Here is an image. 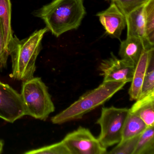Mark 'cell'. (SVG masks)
I'll return each mask as SVG.
<instances>
[{"mask_svg":"<svg viewBox=\"0 0 154 154\" xmlns=\"http://www.w3.org/2000/svg\"><path fill=\"white\" fill-rule=\"evenodd\" d=\"M147 127L146 123L140 118L129 111L124 123L120 142L140 135Z\"/></svg>","mask_w":154,"mask_h":154,"instance_id":"14","label":"cell"},{"mask_svg":"<svg viewBox=\"0 0 154 154\" xmlns=\"http://www.w3.org/2000/svg\"><path fill=\"white\" fill-rule=\"evenodd\" d=\"M140 135L128 139L117 144L110 151L111 154H133Z\"/></svg>","mask_w":154,"mask_h":154,"instance_id":"20","label":"cell"},{"mask_svg":"<svg viewBox=\"0 0 154 154\" xmlns=\"http://www.w3.org/2000/svg\"><path fill=\"white\" fill-rule=\"evenodd\" d=\"M71 154H105L107 149L103 146L90 130L80 127L68 133L63 140Z\"/></svg>","mask_w":154,"mask_h":154,"instance_id":"6","label":"cell"},{"mask_svg":"<svg viewBox=\"0 0 154 154\" xmlns=\"http://www.w3.org/2000/svg\"><path fill=\"white\" fill-rule=\"evenodd\" d=\"M107 1H111L112 2H114L116 1L117 0H107Z\"/></svg>","mask_w":154,"mask_h":154,"instance_id":"24","label":"cell"},{"mask_svg":"<svg viewBox=\"0 0 154 154\" xmlns=\"http://www.w3.org/2000/svg\"><path fill=\"white\" fill-rule=\"evenodd\" d=\"M154 51V47L144 49L135 66L132 81L128 94L131 100H137L141 94L143 81L146 72L150 56Z\"/></svg>","mask_w":154,"mask_h":154,"instance_id":"10","label":"cell"},{"mask_svg":"<svg viewBox=\"0 0 154 154\" xmlns=\"http://www.w3.org/2000/svg\"><path fill=\"white\" fill-rule=\"evenodd\" d=\"M96 16L106 34L112 38L120 40L122 31L126 26V18L117 5L112 2L107 9L97 13Z\"/></svg>","mask_w":154,"mask_h":154,"instance_id":"9","label":"cell"},{"mask_svg":"<svg viewBox=\"0 0 154 154\" xmlns=\"http://www.w3.org/2000/svg\"><path fill=\"white\" fill-rule=\"evenodd\" d=\"M135 65L124 59H119L112 53L110 57L102 61L99 66L105 82H131Z\"/></svg>","mask_w":154,"mask_h":154,"instance_id":"8","label":"cell"},{"mask_svg":"<svg viewBox=\"0 0 154 154\" xmlns=\"http://www.w3.org/2000/svg\"><path fill=\"white\" fill-rule=\"evenodd\" d=\"M125 18L127 37H136L147 41L146 38L145 4L131 11L125 15Z\"/></svg>","mask_w":154,"mask_h":154,"instance_id":"12","label":"cell"},{"mask_svg":"<svg viewBox=\"0 0 154 154\" xmlns=\"http://www.w3.org/2000/svg\"><path fill=\"white\" fill-rule=\"evenodd\" d=\"M26 154H71L63 140L60 142L32 149L25 152Z\"/></svg>","mask_w":154,"mask_h":154,"instance_id":"19","label":"cell"},{"mask_svg":"<svg viewBox=\"0 0 154 154\" xmlns=\"http://www.w3.org/2000/svg\"><path fill=\"white\" fill-rule=\"evenodd\" d=\"M4 142L3 140H0V154H1L3 151Z\"/></svg>","mask_w":154,"mask_h":154,"instance_id":"23","label":"cell"},{"mask_svg":"<svg viewBox=\"0 0 154 154\" xmlns=\"http://www.w3.org/2000/svg\"><path fill=\"white\" fill-rule=\"evenodd\" d=\"M8 49L6 46L4 39L2 22L0 20V70L7 66L8 58L9 56Z\"/></svg>","mask_w":154,"mask_h":154,"instance_id":"22","label":"cell"},{"mask_svg":"<svg viewBox=\"0 0 154 154\" xmlns=\"http://www.w3.org/2000/svg\"><path fill=\"white\" fill-rule=\"evenodd\" d=\"M11 0H0V20L2 22L4 39L8 48L13 37L11 26Z\"/></svg>","mask_w":154,"mask_h":154,"instance_id":"15","label":"cell"},{"mask_svg":"<svg viewBox=\"0 0 154 154\" xmlns=\"http://www.w3.org/2000/svg\"><path fill=\"white\" fill-rule=\"evenodd\" d=\"M127 83L123 81H103L97 88L85 93L65 109L52 117V123L62 124L82 119L85 114L109 100Z\"/></svg>","mask_w":154,"mask_h":154,"instance_id":"3","label":"cell"},{"mask_svg":"<svg viewBox=\"0 0 154 154\" xmlns=\"http://www.w3.org/2000/svg\"><path fill=\"white\" fill-rule=\"evenodd\" d=\"M152 92H154V51L150 56L139 98Z\"/></svg>","mask_w":154,"mask_h":154,"instance_id":"18","label":"cell"},{"mask_svg":"<svg viewBox=\"0 0 154 154\" xmlns=\"http://www.w3.org/2000/svg\"><path fill=\"white\" fill-rule=\"evenodd\" d=\"M153 47L154 46L147 40L136 37H127L126 39L121 42L119 55L121 59L136 66L143 50Z\"/></svg>","mask_w":154,"mask_h":154,"instance_id":"11","label":"cell"},{"mask_svg":"<svg viewBox=\"0 0 154 154\" xmlns=\"http://www.w3.org/2000/svg\"><path fill=\"white\" fill-rule=\"evenodd\" d=\"M148 0H117L114 3L121 11L126 15L136 8L145 4Z\"/></svg>","mask_w":154,"mask_h":154,"instance_id":"21","label":"cell"},{"mask_svg":"<svg viewBox=\"0 0 154 154\" xmlns=\"http://www.w3.org/2000/svg\"><path fill=\"white\" fill-rule=\"evenodd\" d=\"M146 38L154 46V0H148L145 3Z\"/></svg>","mask_w":154,"mask_h":154,"instance_id":"17","label":"cell"},{"mask_svg":"<svg viewBox=\"0 0 154 154\" xmlns=\"http://www.w3.org/2000/svg\"><path fill=\"white\" fill-rule=\"evenodd\" d=\"M48 31L46 27L36 30L25 39L13 36L8 47L12 63V76L25 81L34 77L37 58L42 49L44 35Z\"/></svg>","mask_w":154,"mask_h":154,"instance_id":"2","label":"cell"},{"mask_svg":"<svg viewBox=\"0 0 154 154\" xmlns=\"http://www.w3.org/2000/svg\"><path fill=\"white\" fill-rule=\"evenodd\" d=\"M83 0H52L33 13L56 37L77 29L86 15Z\"/></svg>","mask_w":154,"mask_h":154,"instance_id":"1","label":"cell"},{"mask_svg":"<svg viewBox=\"0 0 154 154\" xmlns=\"http://www.w3.org/2000/svg\"><path fill=\"white\" fill-rule=\"evenodd\" d=\"M27 114L20 94L0 81V119L13 123Z\"/></svg>","mask_w":154,"mask_h":154,"instance_id":"7","label":"cell"},{"mask_svg":"<svg viewBox=\"0 0 154 154\" xmlns=\"http://www.w3.org/2000/svg\"><path fill=\"white\" fill-rule=\"evenodd\" d=\"M129 111L140 118L147 127H154V92L137 100Z\"/></svg>","mask_w":154,"mask_h":154,"instance_id":"13","label":"cell"},{"mask_svg":"<svg viewBox=\"0 0 154 154\" xmlns=\"http://www.w3.org/2000/svg\"><path fill=\"white\" fill-rule=\"evenodd\" d=\"M129 112L128 108L103 107L96 122L101 128L98 140L105 148L119 143L124 123Z\"/></svg>","mask_w":154,"mask_h":154,"instance_id":"5","label":"cell"},{"mask_svg":"<svg viewBox=\"0 0 154 154\" xmlns=\"http://www.w3.org/2000/svg\"><path fill=\"white\" fill-rule=\"evenodd\" d=\"M133 154H154V127H147L140 134Z\"/></svg>","mask_w":154,"mask_h":154,"instance_id":"16","label":"cell"},{"mask_svg":"<svg viewBox=\"0 0 154 154\" xmlns=\"http://www.w3.org/2000/svg\"><path fill=\"white\" fill-rule=\"evenodd\" d=\"M20 94L27 115L44 120L55 111L48 88L41 78L34 77L23 81Z\"/></svg>","mask_w":154,"mask_h":154,"instance_id":"4","label":"cell"}]
</instances>
